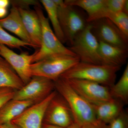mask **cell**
I'll return each mask as SVG.
<instances>
[{"instance_id": "cell-1", "label": "cell", "mask_w": 128, "mask_h": 128, "mask_svg": "<svg viewBox=\"0 0 128 128\" xmlns=\"http://www.w3.org/2000/svg\"><path fill=\"white\" fill-rule=\"evenodd\" d=\"M121 67L80 62L63 73L60 78L88 80L110 88L115 83L117 72Z\"/></svg>"}, {"instance_id": "cell-2", "label": "cell", "mask_w": 128, "mask_h": 128, "mask_svg": "<svg viewBox=\"0 0 128 128\" xmlns=\"http://www.w3.org/2000/svg\"><path fill=\"white\" fill-rule=\"evenodd\" d=\"M54 82L56 90L68 103L75 123L82 127L98 121L91 104L76 93L66 80L59 78Z\"/></svg>"}, {"instance_id": "cell-3", "label": "cell", "mask_w": 128, "mask_h": 128, "mask_svg": "<svg viewBox=\"0 0 128 128\" xmlns=\"http://www.w3.org/2000/svg\"><path fill=\"white\" fill-rule=\"evenodd\" d=\"M80 62L77 56L54 54L31 64L30 70L32 76H41L54 82Z\"/></svg>"}, {"instance_id": "cell-4", "label": "cell", "mask_w": 128, "mask_h": 128, "mask_svg": "<svg viewBox=\"0 0 128 128\" xmlns=\"http://www.w3.org/2000/svg\"><path fill=\"white\" fill-rule=\"evenodd\" d=\"M57 6L60 26L66 42L70 46L76 37L87 26L86 19L78 7L66 4L62 0H54Z\"/></svg>"}, {"instance_id": "cell-5", "label": "cell", "mask_w": 128, "mask_h": 128, "mask_svg": "<svg viewBox=\"0 0 128 128\" xmlns=\"http://www.w3.org/2000/svg\"><path fill=\"white\" fill-rule=\"evenodd\" d=\"M34 8L41 23L42 39L41 47L39 50L34 52L32 64L54 54H64L76 56L58 39L50 27L48 18L44 16L41 6H34Z\"/></svg>"}, {"instance_id": "cell-6", "label": "cell", "mask_w": 128, "mask_h": 128, "mask_svg": "<svg viewBox=\"0 0 128 128\" xmlns=\"http://www.w3.org/2000/svg\"><path fill=\"white\" fill-rule=\"evenodd\" d=\"M68 48L79 58L80 62L104 65L99 52V42L92 32L90 23L76 37Z\"/></svg>"}, {"instance_id": "cell-7", "label": "cell", "mask_w": 128, "mask_h": 128, "mask_svg": "<svg viewBox=\"0 0 128 128\" xmlns=\"http://www.w3.org/2000/svg\"><path fill=\"white\" fill-rule=\"evenodd\" d=\"M54 89L53 81L41 76H33L28 83L16 91L12 99L31 100L36 103L47 97Z\"/></svg>"}, {"instance_id": "cell-8", "label": "cell", "mask_w": 128, "mask_h": 128, "mask_svg": "<svg viewBox=\"0 0 128 128\" xmlns=\"http://www.w3.org/2000/svg\"><path fill=\"white\" fill-rule=\"evenodd\" d=\"M66 80L76 93L91 104L104 102L113 99L109 88L97 82L81 79Z\"/></svg>"}, {"instance_id": "cell-9", "label": "cell", "mask_w": 128, "mask_h": 128, "mask_svg": "<svg viewBox=\"0 0 128 128\" xmlns=\"http://www.w3.org/2000/svg\"><path fill=\"white\" fill-rule=\"evenodd\" d=\"M90 24L92 32L98 41L128 49V38L109 18H101Z\"/></svg>"}, {"instance_id": "cell-10", "label": "cell", "mask_w": 128, "mask_h": 128, "mask_svg": "<svg viewBox=\"0 0 128 128\" xmlns=\"http://www.w3.org/2000/svg\"><path fill=\"white\" fill-rule=\"evenodd\" d=\"M44 123L66 128L74 122L73 114L64 98L57 92L46 109Z\"/></svg>"}, {"instance_id": "cell-11", "label": "cell", "mask_w": 128, "mask_h": 128, "mask_svg": "<svg viewBox=\"0 0 128 128\" xmlns=\"http://www.w3.org/2000/svg\"><path fill=\"white\" fill-rule=\"evenodd\" d=\"M57 93L54 90L43 100L25 109L12 122L21 128H41L48 105Z\"/></svg>"}, {"instance_id": "cell-12", "label": "cell", "mask_w": 128, "mask_h": 128, "mask_svg": "<svg viewBox=\"0 0 128 128\" xmlns=\"http://www.w3.org/2000/svg\"><path fill=\"white\" fill-rule=\"evenodd\" d=\"M34 53L32 54L23 52L18 54L7 46L0 44V56L13 68L25 85L32 78L30 65L32 62Z\"/></svg>"}, {"instance_id": "cell-13", "label": "cell", "mask_w": 128, "mask_h": 128, "mask_svg": "<svg viewBox=\"0 0 128 128\" xmlns=\"http://www.w3.org/2000/svg\"><path fill=\"white\" fill-rule=\"evenodd\" d=\"M66 4L82 8L87 13L88 23L101 18H108L111 13L107 7L106 0H66Z\"/></svg>"}, {"instance_id": "cell-14", "label": "cell", "mask_w": 128, "mask_h": 128, "mask_svg": "<svg viewBox=\"0 0 128 128\" xmlns=\"http://www.w3.org/2000/svg\"><path fill=\"white\" fill-rule=\"evenodd\" d=\"M0 25L4 29L16 34L19 39L34 48L25 29L17 8L12 6L9 15L6 17L0 19Z\"/></svg>"}, {"instance_id": "cell-15", "label": "cell", "mask_w": 128, "mask_h": 128, "mask_svg": "<svg viewBox=\"0 0 128 128\" xmlns=\"http://www.w3.org/2000/svg\"><path fill=\"white\" fill-rule=\"evenodd\" d=\"M26 31L34 48H40L42 30L40 20L35 10L18 8Z\"/></svg>"}, {"instance_id": "cell-16", "label": "cell", "mask_w": 128, "mask_h": 128, "mask_svg": "<svg viewBox=\"0 0 128 128\" xmlns=\"http://www.w3.org/2000/svg\"><path fill=\"white\" fill-rule=\"evenodd\" d=\"M92 104L97 120L107 124L119 116L123 111L125 105L122 101L114 98L104 102Z\"/></svg>"}, {"instance_id": "cell-17", "label": "cell", "mask_w": 128, "mask_h": 128, "mask_svg": "<svg viewBox=\"0 0 128 128\" xmlns=\"http://www.w3.org/2000/svg\"><path fill=\"white\" fill-rule=\"evenodd\" d=\"M99 52L104 65L119 66L126 64L128 49L98 41Z\"/></svg>"}, {"instance_id": "cell-18", "label": "cell", "mask_w": 128, "mask_h": 128, "mask_svg": "<svg viewBox=\"0 0 128 128\" xmlns=\"http://www.w3.org/2000/svg\"><path fill=\"white\" fill-rule=\"evenodd\" d=\"M35 104L31 100L12 99L0 108V125L12 122L28 108Z\"/></svg>"}, {"instance_id": "cell-19", "label": "cell", "mask_w": 128, "mask_h": 128, "mask_svg": "<svg viewBox=\"0 0 128 128\" xmlns=\"http://www.w3.org/2000/svg\"><path fill=\"white\" fill-rule=\"evenodd\" d=\"M25 84L9 63L0 56V88L20 90Z\"/></svg>"}, {"instance_id": "cell-20", "label": "cell", "mask_w": 128, "mask_h": 128, "mask_svg": "<svg viewBox=\"0 0 128 128\" xmlns=\"http://www.w3.org/2000/svg\"><path fill=\"white\" fill-rule=\"evenodd\" d=\"M40 2L47 12L55 35L62 44L66 43L59 20L57 6L54 0H41Z\"/></svg>"}, {"instance_id": "cell-21", "label": "cell", "mask_w": 128, "mask_h": 128, "mask_svg": "<svg viewBox=\"0 0 128 128\" xmlns=\"http://www.w3.org/2000/svg\"><path fill=\"white\" fill-rule=\"evenodd\" d=\"M112 98L122 101L124 105L128 104V64L118 81L110 88Z\"/></svg>"}, {"instance_id": "cell-22", "label": "cell", "mask_w": 128, "mask_h": 128, "mask_svg": "<svg viewBox=\"0 0 128 128\" xmlns=\"http://www.w3.org/2000/svg\"><path fill=\"white\" fill-rule=\"evenodd\" d=\"M0 44L8 48H20L22 47L26 48L31 46L29 44L22 41L18 38L8 33L0 25ZM32 47V46H31Z\"/></svg>"}, {"instance_id": "cell-23", "label": "cell", "mask_w": 128, "mask_h": 128, "mask_svg": "<svg viewBox=\"0 0 128 128\" xmlns=\"http://www.w3.org/2000/svg\"><path fill=\"white\" fill-rule=\"evenodd\" d=\"M108 18L113 22L128 39V14L123 11L117 13L111 12Z\"/></svg>"}, {"instance_id": "cell-24", "label": "cell", "mask_w": 128, "mask_h": 128, "mask_svg": "<svg viewBox=\"0 0 128 128\" xmlns=\"http://www.w3.org/2000/svg\"><path fill=\"white\" fill-rule=\"evenodd\" d=\"M108 128H128V112L124 109L118 116L108 124Z\"/></svg>"}, {"instance_id": "cell-25", "label": "cell", "mask_w": 128, "mask_h": 128, "mask_svg": "<svg viewBox=\"0 0 128 128\" xmlns=\"http://www.w3.org/2000/svg\"><path fill=\"white\" fill-rule=\"evenodd\" d=\"M126 0H106L107 7L112 13L123 11Z\"/></svg>"}, {"instance_id": "cell-26", "label": "cell", "mask_w": 128, "mask_h": 128, "mask_svg": "<svg viewBox=\"0 0 128 128\" xmlns=\"http://www.w3.org/2000/svg\"><path fill=\"white\" fill-rule=\"evenodd\" d=\"M16 91L8 88H0V108L6 102L13 98Z\"/></svg>"}, {"instance_id": "cell-27", "label": "cell", "mask_w": 128, "mask_h": 128, "mask_svg": "<svg viewBox=\"0 0 128 128\" xmlns=\"http://www.w3.org/2000/svg\"><path fill=\"white\" fill-rule=\"evenodd\" d=\"M12 6H16L18 8L24 9H29L30 6L33 5L34 6H41L39 2L32 0H21L10 1Z\"/></svg>"}, {"instance_id": "cell-28", "label": "cell", "mask_w": 128, "mask_h": 128, "mask_svg": "<svg viewBox=\"0 0 128 128\" xmlns=\"http://www.w3.org/2000/svg\"><path fill=\"white\" fill-rule=\"evenodd\" d=\"M81 128H108V124L97 121L96 122L82 126Z\"/></svg>"}, {"instance_id": "cell-29", "label": "cell", "mask_w": 128, "mask_h": 128, "mask_svg": "<svg viewBox=\"0 0 128 128\" xmlns=\"http://www.w3.org/2000/svg\"><path fill=\"white\" fill-rule=\"evenodd\" d=\"M0 128H21L12 122L4 124H0Z\"/></svg>"}, {"instance_id": "cell-30", "label": "cell", "mask_w": 128, "mask_h": 128, "mask_svg": "<svg viewBox=\"0 0 128 128\" xmlns=\"http://www.w3.org/2000/svg\"><path fill=\"white\" fill-rule=\"evenodd\" d=\"M10 3L8 0H0V8L7 9Z\"/></svg>"}, {"instance_id": "cell-31", "label": "cell", "mask_w": 128, "mask_h": 128, "mask_svg": "<svg viewBox=\"0 0 128 128\" xmlns=\"http://www.w3.org/2000/svg\"><path fill=\"white\" fill-rule=\"evenodd\" d=\"M7 9L6 8H0V19L3 18L7 15Z\"/></svg>"}, {"instance_id": "cell-32", "label": "cell", "mask_w": 128, "mask_h": 128, "mask_svg": "<svg viewBox=\"0 0 128 128\" xmlns=\"http://www.w3.org/2000/svg\"><path fill=\"white\" fill-rule=\"evenodd\" d=\"M41 128H62L52 124H49L44 123L42 124Z\"/></svg>"}, {"instance_id": "cell-33", "label": "cell", "mask_w": 128, "mask_h": 128, "mask_svg": "<svg viewBox=\"0 0 128 128\" xmlns=\"http://www.w3.org/2000/svg\"><path fill=\"white\" fill-rule=\"evenodd\" d=\"M123 12L128 14V0H126L124 4Z\"/></svg>"}, {"instance_id": "cell-34", "label": "cell", "mask_w": 128, "mask_h": 128, "mask_svg": "<svg viewBox=\"0 0 128 128\" xmlns=\"http://www.w3.org/2000/svg\"><path fill=\"white\" fill-rule=\"evenodd\" d=\"M66 128H81V127L74 122L70 126H69L68 127Z\"/></svg>"}]
</instances>
